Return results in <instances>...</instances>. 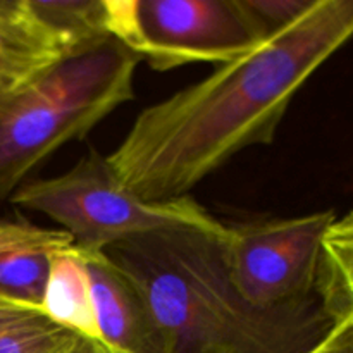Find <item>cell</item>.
Here are the masks:
<instances>
[{
    "label": "cell",
    "instance_id": "cell-1",
    "mask_svg": "<svg viewBox=\"0 0 353 353\" xmlns=\"http://www.w3.org/2000/svg\"><path fill=\"white\" fill-rule=\"evenodd\" d=\"M353 37V0H316L252 54L141 110L105 157L123 190L147 202L190 196L231 157L274 141L307 79Z\"/></svg>",
    "mask_w": 353,
    "mask_h": 353
},
{
    "label": "cell",
    "instance_id": "cell-2",
    "mask_svg": "<svg viewBox=\"0 0 353 353\" xmlns=\"http://www.w3.org/2000/svg\"><path fill=\"white\" fill-rule=\"evenodd\" d=\"M221 238L165 230L103 254L140 286L172 353L312 352L334 327L317 295L274 309L252 305L231 283Z\"/></svg>",
    "mask_w": 353,
    "mask_h": 353
},
{
    "label": "cell",
    "instance_id": "cell-3",
    "mask_svg": "<svg viewBox=\"0 0 353 353\" xmlns=\"http://www.w3.org/2000/svg\"><path fill=\"white\" fill-rule=\"evenodd\" d=\"M140 59L105 37L59 59L24 85L0 93V202L10 199L41 161L83 140L134 99Z\"/></svg>",
    "mask_w": 353,
    "mask_h": 353
},
{
    "label": "cell",
    "instance_id": "cell-4",
    "mask_svg": "<svg viewBox=\"0 0 353 353\" xmlns=\"http://www.w3.org/2000/svg\"><path fill=\"white\" fill-rule=\"evenodd\" d=\"M10 200L61 224L81 254H103L114 245L157 231L190 228L224 234L226 230L192 196L147 202L128 193L97 150L64 174L23 183Z\"/></svg>",
    "mask_w": 353,
    "mask_h": 353
},
{
    "label": "cell",
    "instance_id": "cell-5",
    "mask_svg": "<svg viewBox=\"0 0 353 353\" xmlns=\"http://www.w3.org/2000/svg\"><path fill=\"white\" fill-rule=\"evenodd\" d=\"M107 33L155 71L228 64L264 38L240 0H105Z\"/></svg>",
    "mask_w": 353,
    "mask_h": 353
},
{
    "label": "cell",
    "instance_id": "cell-6",
    "mask_svg": "<svg viewBox=\"0 0 353 353\" xmlns=\"http://www.w3.org/2000/svg\"><path fill=\"white\" fill-rule=\"evenodd\" d=\"M334 219L324 210L226 226L221 252L234 288L261 309L316 296L323 238Z\"/></svg>",
    "mask_w": 353,
    "mask_h": 353
},
{
    "label": "cell",
    "instance_id": "cell-7",
    "mask_svg": "<svg viewBox=\"0 0 353 353\" xmlns=\"http://www.w3.org/2000/svg\"><path fill=\"white\" fill-rule=\"evenodd\" d=\"M92 283L97 327L109 353H172L140 286L105 254H83Z\"/></svg>",
    "mask_w": 353,
    "mask_h": 353
},
{
    "label": "cell",
    "instance_id": "cell-8",
    "mask_svg": "<svg viewBox=\"0 0 353 353\" xmlns=\"http://www.w3.org/2000/svg\"><path fill=\"white\" fill-rule=\"evenodd\" d=\"M71 247L64 230L0 221V299L40 309L54 255Z\"/></svg>",
    "mask_w": 353,
    "mask_h": 353
},
{
    "label": "cell",
    "instance_id": "cell-9",
    "mask_svg": "<svg viewBox=\"0 0 353 353\" xmlns=\"http://www.w3.org/2000/svg\"><path fill=\"white\" fill-rule=\"evenodd\" d=\"M30 0H0V93L10 92L64 57Z\"/></svg>",
    "mask_w": 353,
    "mask_h": 353
},
{
    "label": "cell",
    "instance_id": "cell-10",
    "mask_svg": "<svg viewBox=\"0 0 353 353\" xmlns=\"http://www.w3.org/2000/svg\"><path fill=\"white\" fill-rule=\"evenodd\" d=\"M40 310L59 326L102 345L85 255L76 247L54 255Z\"/></svg>",
    "mask_w": 353,
    "mask_h": 353
},
{
    "label": "cell",
    "instance_id": "cell-11",
    "mask_svg": "<svg viewBox=\"0 0 353 353\" xmlns=\"http://www.w3.org/2000/svg\"><path fill=\"white\" fill-rule=\"evenodd\" d=\"M316 295L333 324H353V210L324 234Z\"/></svg>",
    "mask_w": 353,
    "mask_h": 353
},
{
    "label": "cell",
    "instance_id": "cell-12",
    "mask_svg": "<svg viewBox=\"0 0 353 353\" xmlns=\"http://www.w3.org/2000/svg\"><path fill=\"white\" fill-rule=\"evenodd\" d=\"M30 7L64 54L109 37L105 0H30Z\"/></svg>",
    "mask_w": 353,
    "mask_h": 353
},
{
    "label": "cell",
    "instance_id": "cell-13",
    "mask_svg": "<svg viewBox=\"0 0 353 353\" xmlns=\"http://www.w3.org/2000/svg\"><path fill=\"white\" fill-rule=\"evenodd\" d=\"M76 338L37 307L0 299V353H62Z\"/></svg>",
    "mask_w": 353,
    "mask_h": 353
},
{
    "label": "cell",
    "instance_id": "cell-14",
    "mask_svg": "<svg viewBox=\"0 0 353 353\" xmlns=\"http://www.w3.org/2000/svg\"><path fill=\"white\" fill-rule=\"evenodd\" d=\"M241 7L264 40L302 17L316 0H240Z\"/></svg>",
    "mask_w": 353,
    "mask_h": 353
},
{
    "label": "cell",
    "instance_id": "cell-15",
    "mask_svg": "<svg viewBox=\"0 0 353 353\" xmlns=\"http://www.w3.org/2000/svg\"><path fill=\"white\" fill-rule=\"evenodd\" d=\"M309 353H353V324H334L330 334Z\"/></svg>",
    "mask_w": 353,
    "mask_h": 353
},
{
    "label": "cell",
    "instance_id": "cell-16",
    "mask_svg": "<svg viewBox=\"0 0 353 353\" xmlns=\"http://www.w3.org/2000/svg\"><path fill=\"white\" fill-rule=\"evenodd\" d=\"M62 353H109V350H107L103 345L97 343V341L88 340V338L78 336L76 338L74 343H72L68 350L62 352Z\"/></svg>",
    "mask_w": 353,
    "mask_h": 353
}]
</instances>
